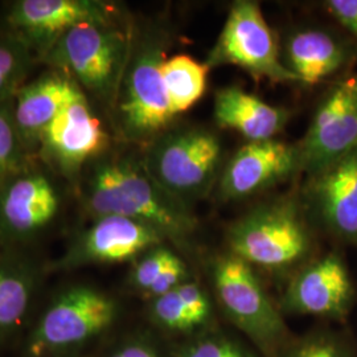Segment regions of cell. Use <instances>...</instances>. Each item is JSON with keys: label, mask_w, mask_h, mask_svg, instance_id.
Masks as SVG:
<instances>
[{"label": "cell", "mask_w": 357, "mask_h": 357, "mask_svg": "<svg viewBox=\"0 0 357 357\" xmlns=\"http://www.w3.org/2000/svg\"><path fill=\"white\" fill-rule=\"evenodd\" d=\"M85 202L96 218L128 217L178 243H185L197 227L190 206L165 191L149 175L143 162L132 158L100 160L91 171Z\"/></svg>", "instance_id": "obj_1"}, {"label": "cell", "mask_w": 357, "mask_h": 357, "mask_svg": "<svg viewBox=\"0 0 357 357\" xmlns=\"http://www.w3.org/2000/svg\"><path fill=\"white\" fill-rule=\"evenodd\" d=\"M134 41L116 16L85 22L66 31L45 53L54 68L64 70L82 88L114 105Z\"/></svg>", "instance_id": "obj_2"}, {"label": "cell", "mask_w": 357, "mask_h": 357, "mask_svg": "<svg viewBox=\"0 0 357 357\" xmlns=\"http://www.w3.org/2000/svg\"><path fill=\"white\" fill-rule=\"evenodd\" d=\"M165 38L147 33L134 43L114 101L121 134L134 143L150 144L172 123L174 114L162 78Z\"/></svg>", "instance_id": "obj_3"}, {"label": "cell", "mask_w": 357, "mask_h": 357, "mask_svg": "<svg viewBox=\"0 0 357 357\" xmlns=\"http://www.w3.org/2000/svg\"><path fill=\"white\" fill-rule=\"evenodd\" d=\"M218 137L205 128L163 132L147 147L143 166L171 196L188 205L208 195L221 166Z\"/></svg>", "instance_id": "obj_4"}, {"label": "cell", "mask_w": 357, "mask_h": 357, "mask_svg": "<svg viewBox=\"0 0 357 357\" xmlns=\"http://www.w3.org/2000/svg\"><path fill=\"white\" fill-rule=\"evenodd\" d=\"M228 243L230 253L249 265L281 270L305 259L312 240L298 205L281 200L261 205L234 222Z\"/></svg>", "instance_id": "obj_5"}, {"label": "cell", "mask_w": 357, "mask_h": 357, "mask_svg": "<svg viewBox=\"0 0 357 357\" xmlns=\"http://www.w3.org/2000/svg\"><path fill=\"white\" fill-rule=\"evenodd\" d=\"M116 318V303L89 286H75L59 294L35 327L29 343L33 356L72 352L106 331Z\"/></svg>", "instance_id": "obj_6"}, {"label": "cell", "mask_w": 357, "mask_h": 357, "mask_svg": "<svg viewBox=\"0 0 357 357\" xmlns=\"http://www.w3.org/2000/svg\"><path fill=\"white\" fill-rule=\"evenodd\" d=\"M212 280L224 312L255 344L271 351L286 336L281 314L253 271V266L234 255L217 257Z\"/></svg>", "instance_id": "obj_7"}, {"label": "cell", "mask_w": 357, "mask_h": 357, "mask_svg": "<svg viewBox=\"0 0 357 357\" xmlns=\"http://www.w3.org/2000/svg\"><path fill=\"white\" fill-rule=\"evenodd\" d=\"M205 64L211 68L234 65L255 79L273 82H296L282 63L277 38L255 1H236L227 22L208 54Z\"/></svg>", "instance_id": "obj_8"}, {"label": "cell", "mask_w": 357, "mask_h": 357, "mask_svg": "<svg viewBox=\"0 0 357 357\" xmlns=\"http://www.w3.org/2000/svg\"><path fill=\"white\" fill-rule=\"evenodd\" d=\"M356 147L357 77H349L326 94L296 146L299 169L311 178Z\"/></svg>", "instance_id": "obj_9"}, {"label": "cell", "mask_w": 357, "mask_h": 357, "mask_svg": "<svg viewBox=\"0 0 357 357\" xmlns=\"http://www.w3.org/2000/svg\"><path fill=\"white\" fill-rule=\"evenodd\" d=\"M163 240L158 230L141 221L116 215L97 217L60 259L59 268L126 262L162 245Z\"/></svg>", "instance_id": "obj_10"}, {"label": "cell", "mask_w": 357, "mask_h": 357, "mask_svg": "<svg viewBox=\"0 0 357 357\" xmlns=\"http://www.w3.org/2000/svg\"><path fill=\"white\" fill-rule=\"evenodd\" d=\"M299 169L296 146L277 139L248 142L234 153L220 178L225 200H243L282 183Z\"/></svg>", "instance_id": "obj_11"}, {"label": "cell", "mask_w": 357, "mask_h": 357, "mask_svg": "<svg viewBox=\"0 0 357 357\" xmlns=\"http://www.w3.org/2000/svg\"><path fill=\"white\" fill-rule=\"evenodd\" d=\"M306 199L324 229L357 245V147L310 178Z\"/></svg>", "instance_id": "obj_12"}, {"label": "cell", "mask_w": 357, "mask_h": 357, "mask_svg": "<svg viewBox=\"0 0 357 357\" xmlns=\"http://www.w3.org/2000/svg\"><path fill=\"white\" fill-rule=\"evenodd\" d=\"M112 6L93 0H22L8 13V23L26 45L50 51L57 38L77 24L114 17Z\"/></svg>", "instance_id": "obj_13"}, {"label": "cell", "mask_w": 357, "mask_h": 357, "mask_svg": "<svg viewBox=\"0 0 357 357\" xmlns=\"http://www.w3.org/2000/svg\"><path fill=\"white\" fill-rule=\"evenodd\" d=\"M352 295L344 262L332 253L311 262L294 277L283 305L296 314L342 319L349 310Z\"/></svg>", "instance_id": "obj_14"}, {"label": "cell", "mask_w": 357, "mask_h": 357, "mask_svg": "<svg viewBox=\"0 0 357 357\" xmlns=\"http://www.w3.org/2000/svg\"><path fill=\"white\" fill-rule=\"evenodd\" d=\"M60 208L53 183L40 172L19 175L0 191V240L33 237L47 228Z\"/></svg>", "instance_id": "obj_15"}, {"label": "cell", "mask_w": 357, "mask_h": 357, "mask_svg": "<svg viewBox=\"0 0 357 357\" xmlns=\"http://www.w3.org/2000/svg\"><path fill=\"white\" fill-rule=\"evenodd\" d=\"M40 142L59 166L73 172L101 155L109 146V137L81 90L53 119Z\"/></svg>", "instance_id": "obj_16"}, {"label": "cell", "mask_w": 357, "mask_h": 357, "mask_svg": "<svg viewBox=\"0 0 357 357\" xmlns=\"http://www.w3.org/2000/svg\"><path fill=\"white\" fill-rule=\"evenodd\" d=\"M81 90L63 72L47 73L19 90L13 97V114L24 143L40 141L53 119Z\"/></svg>", "instance_id": "obj_17"}, {"label": "cell", "mask_w": 357, "mask_h": 357, "mask_svg": "<svg viewBox=\"0 0 357 357\" xmlns=\"http://www.w3.org/2000/svg\"><path fill=\"white\" fill-rule=\"evenodd\" d=\"M213 110L220 128L234 130L249 142L274 139L290 118L289 110L271 106L237 86L218 90Z\"/></svg>", "instance_id": "obj_18"}, {"label": "cell", "mask_w": 357, "mask_h": 357, "mask_svg": "<svg viewBox=\"0 0 357 357\" xmlns=\"http://www.w3.org/2000/svg\"><path fill=\"white\" fill-rule=\"evenodd\" d=\"M281 56L296 82L308 86L335 75L347 60L342 43L320 29L296 31L286 40Z\"/></svg>", "instance_id": "obj_19"}, {"label": "cell", "mask_w": 357, "mask_h": 357, "mask_svg": "<svg viewBox=\"0 0 357 357\" xmlns=\"http://www.w3.org/2000/svg\"><path fill=\"white\" fill-rule=\"evenodd\" d=\"M209 66L188 54L166 57L162 64V78L174 114L188 112L202 100L206 90Z\"/></svg>", "instance_id": "obj_20"}, {"label": "cell", "mask_w": 357, "mask_h": 357, "mask_svg": "<svg viewBox=\"0 0 357 357\" xmlns=\"http://www.w3.org/2000/svg\"><path fill=\"white\" fill-rule=\"evenodd\" d=\"M33 287V275L26 266L0 258V333L13 331L26 317Z\"/></svg>", "instance_id": "obj_21"}, {"label": "cell", "mask_w": 357, "mask_h": 357, "mask_svg": "<svg viewBox=\"0 0 357 357\" xmlns=\"http://www.w3.org/2000/svg\"><path fill=\"white\" fill-rule=\"evenodd\" d=\"M31 48L19 38H0V105L13 101L31 68Z\"/></svg>", "instance_id": "obj_22"}, {"label": "cell", "mask_w": 357, "mask_h": 357, "mask_svg": "<svg viewBox=\"0 0 357 357\" xmlns=\"http://www.w3.org/2000/svg\"><path fill=\"white\" fill-rule=\"evenodd\" d=\"M24 141L16 128L13 105H0V178L13 175L22 168Z\"/></svg>", "instance_id": "obj_23"}, {"label": "cell", "mask_w": 357, "mask_h": 357, "mask_svg": "<svg viewBox=\"0 0 357 357\" xmlns=\"http://www.w3.org/2000/svg\"><path fill=\"white\" fill-rule=\"evenodd\" d=\"M175 357H255L245 345L224 333H209L184 344Z\"/></svg>", "instance_id": "obj_24"}, {"label": "cell", "mask_w": 357, "mask_h": 357, "mask_svg": "<svg viewBox=\"0 0 357 357\" xmlns=\"http://www.w3.org/2000/svg\"><path fill=\"white\" fill-rule=\"evenodd\" d=\"M151 318L168 331L187 332L195 330L187 308L183 305L176 289L151 301Z\"/></svg>", "instance_id": "obj_25"}, {"label": "cell", "mask_w": 357, "mask_h": 357, "mask_svg": "<svg viewBox=\"0 0 357 357\" xmlns=\"http://www.w3.org/2000/svg\"><path fill=\"white\" fill-rule=\"evenodd\" d=\"M174 255L175 253L163 245L155 246L146 252L132 268L131 283L134 284V287L143 295L147 293L159 278V275L163 273L169 261L174 258Z\"/></svg>", "instance_id": "obj_26"}, {"label": "cell", "mask_w": 357, "mask_h": 357, "mask_svg": "<svg viewBox=\"0 0 357 357\" xmlns=\"http://www.w3.org/2000/svg\"><path fill=\"white\" fill-rule=\"evenodd\" d=\"M178 296L188 311L195 328L203 326L211 317V301L204 290L195 282L185 281L176 287Z\"/></svg>", "instance_id": "obj_27"}, {"label": "cell", "mask_w": 357, "mask_h": 357, "mask_svg": "<svg viewBox=\"0 0 357 357\" xmlns=\"http://www.w3.org/2000/svg\"><path fill=\"white\" fill-rule=\"evenodd\" d=\"M187 278H188L187 266L181 261V258H178V255H175L167 265L166 268L163 270V273L159 275V278L151 286V289L144 295L153 301L158 296H162L165 294L175 290L181 283L188 281Z\"/></svg>", "instance_id": "obj_28"}, {"label": "cell", "mask_w": 357, "mask_h": 357, "mask_svg": "<svg viewBox=\"0 0 357 357\" xmlns=\"http://www.w3.org/2000/svg\"><path fill=\"white\" fill-rule=\"evenodd\" d=\"M286 357H347V355L330 339L312 337L295 345Z\"/></svg>", "instance_id": "obj_29"}, {"label": "cell", "mask_w": 357, "mask_h": 357, "mask_svg": "<svg viewBox=\"0 0 357 357\" xmlns=\"http://www.w3.org/2000/svg\"><path fill=\"white\" fill-rule=\"evenodd\" d=\"M326 7L357 40V0H330L326 3Z\"/></svg>", "instance_id": "obj_30"}, {"label": "cell", "mask_w": 357, "mask_h": 357, "mask_svg": "<svg viewBox=\"0 0 357 357\" xmlns=\"http://www.w3.org/2000/svg\"><path fill=\"white\" fill-rule=\"evenodd\" d=\"M109 357H165L160 351L146 339H131L116 347Z\"/></svg>", "instance_id": "obj_31"}]
</instances>
